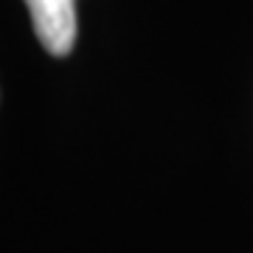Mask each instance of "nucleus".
Listing matches in <instances>:
<instances>
[{
    "label": "nucleus",
    "mask_w": 253,
    "mask_h": 253,
    "mask_svg": "<svg viewBox=\"0 0 253 253\" xmlns=\"http://www.w3.org/2000/svg\"><path fill=\"white\" fill-rule=\"evenodd\" d=\"M37 40L48 54L65 56L76 45V0H26Z\"/></svg>",
    "instance_id": "obj_1"
}]
</instances>
